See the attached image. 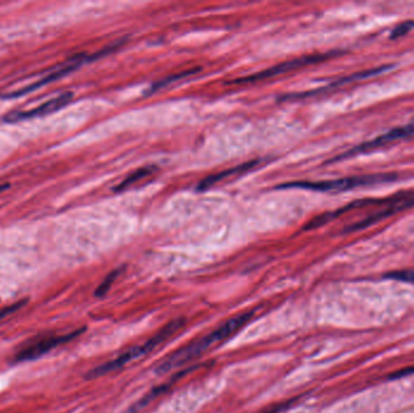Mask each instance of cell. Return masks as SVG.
I'll use <instances>...</instances> for the list:
<instances>
[{"label": "cell", "instance_id": "obj_1", "mask_svg": "<svg viewBox=\"0 0 414 413\" xmlns=\"http://www.w3.org/2000/svg\"><path fill=\"white\" fill-rule=\"evenodd\" d=\"M254 312H248L240 314V315L234 316V318L229 319L228 321L222 324L220 327L216 328L215 331L210 332L206 336L199 338V339L194 340V342L187 344V346L182 347L176 352L171 353L169 356L163 359V360L155 366L154 372L157 375H164V373H169L170 371L181 367L183 365L189 364L190 361L195 360L199 356H201L206 350L211 349L216 344L223 342V340L228 339L232 337L234 333H236L239 330H241L244 326L247 324L252 319Z\"/></svg>", "mask_w": 414, "mask_h": 413}, {"label": "cell", "instance_id": "obj_2", "mask_svg": "<svg viewBox=\"0 0 414 413\" xmlns=\"http://www.w3.org/2000/svg\"><path fill=\"white\" fill-rule=\"evenodd\" d=\"M185 325V320L184 319H176L170 321L169 324H166L161 328L158 333H155L151 339H148L147 342L138 344V346L132 347L127 350V352L122 353L121 355H119L118 358L114 359V360L108 361L106 364H102L100 366L95 367L91 371H89L86 373V378L88 379H95V378H100V377H103L106 375H109V373L115 372V371L121 370L122 367H125L126 365L132 363L133 360H137V359L143 358V356L151 354L152 352H154L155 349L159 348L161 344L166 342L167 339H170L176 332H178L183 326Z\"/></svg>", "mask_w": 414, "mask_h": 413}, {"label": "cell", "instance_id": "obj_3", "mask_svg": "<svg viewBox=\"0 0 414 413\" xmlns=\"http://www.w3.org/2000/svg\"><path fill=\"white\" fill-rule=\"evenodd\" d=\"M398 176L396 173H374V175H364V176H353V177H344L332 181H321V182H293V183H286L279 185L278 189H285V188H302V189H310L316 191H325V193H339L354 189V188L367 187V185L389 183L397 179Z\"/></svg>", "mask_w": 414, "mask_h": 413}, {"label": "cell", "instance_id": "obj_4", "mask_svg": "<svg viewBox=\"0 0 414 413\" xmlns=\"http://www.w3.org/2000/svg\"><path fill=\"white\" fill-rule=\"evenodd\" d=\"M374 205L377 203H384L385 209L376 212V214L371 215V216L364 218V220L359 221V222L352 224L350 227L345 228V233H353L359 232V230L370 228V227L374 226L380 221L389 218L394 215H397L398 212L409 210V209L414 208V193H404V194H396L390 197H386L384 200H373Z\"/></svg>", "mask_w": 414, "mask_h": 413}, {"label": "cell", "instance_id": "obj_5", "mask_svg": "<svg viewBox=\"0 0 414 413\" xmlns=\"http://www.w3.org/2000/svg\"><path fill=\"white\" fill-rule=\"evenodd\" d=\"M340 51H332V52H327V53H317V55H310V56H304V57L301 58H295L291 59V61L283 62L280 64H276L274 67L268 68V70L259 72V73L252 74V76L248 77H242L239 78V79L233 80V82H229V84H248V83H256L260 82V80L264 79H269V78L280 76V74L289 73V72H292L295 70H298V68H303L305 65H310L319 63V62L326 61V59H329L332 57H335V56L340 55Z\"/></svg>", "mask_w": 414, "mask_h": 413}, {"label": "cell", "instance_id": "obj_6", "mask_svg": "<svg viewBox=\"0 0 414 413\" xmlns=\"http://www.w3.org/2000/svg\"><path fill=\"white\" fill-rule=\"evenodd\" d=\"M413 134H414V122L403 125V126L394 127V128H391V130H389L388 132L376 137V139L367 141V142H364V143H361V145L354 147V148L349 149L348 152H345L343 153V154L335 157L334 159H332L329 163L344 160V159H348V158L356 157V155L362 154V153H367V152L374 151V149L382 148V147L388 146L390 145V143H394V142H397V141L408 139V137L413 136Z\"/></svg>", "mask_w": 414, "mask_h": 413}, {"label": "cell", "instance_id": "obj_7", "mask_svg": "<svg viewBox=\"0 0 414 413\" xmlns=\"http://www.w3.org/2000/svg\"><path fill=\"white\" fill-rule=\"evenodd\" d=\"M91 61V56H86L85 53H80V55L74 56V57L69 58L65 63H63L58 67L55 68L53 71H51L47 76H45L43 78L38 80V82L31 84V85H27L25 88H21L20 90H16V91L13 92H8V94L2 95L3 98H17V97H22L27 94H31V92L35 91V90L43 88L44 85H47V84H51L56 80L62 79L63 77L68 76L72 72H74L78 70V67L86 63V62Z\"/></svg>", "mask_w": 414, "mask_h": 413}, {"label": "cell", "instance_id": "obj_8", "mask_svg": "<svg viewBox=\"0 0 414 413\" xmlns=\"http://www.w3.org/2000/svg\"><path fill=\"white\" fill-rule=\"evenodd\" d=\"M72 98H73V94H72V92H63V94L56 96V97L51 98L49 101L44 102L43 104H40V106L35 107V108L33 109L13 110V112L4 115L3 121L8 122V124H16V122L32 120V119L40 118V116L52 114V113L62 109L64 106H67L69 102L72 101Z\"/></svg>", "mask_w": 414, "mask_h": 413}, {"label": "cell", "instance_id": "obj_9", "mask_svg": "<svg viewBox=\"0 0 414 413\" xmlns=\"http://www.w3.org/2000/svg\"><path fill=\"white\" fill-rule=\"evenodd\" d=\"M86 328H79V330L71 332L68 334H62V336H50V337H45L41 338V339H38L37 342L29 344L23 348L21 352L17 353L15 355L14 361L15 363H22V361H31L35 360V359L41 358L44 354L49 353L56 347L62 346V344L71 342L74 338H77L78 336L83 333Z\"/></svg>", "mask_w": 414, "mask_h": 413}, {"label": "cell", "instance_id": "obj_10", "mask_svg": "<svg viewBox=\"0 0 414 413\" xmlns=\"http://www.w3.org/2000/svg\"><path fill=\"white\" fill-rule=\"evenodd\" d=\"M392 67H394V65H392V64H390V65L386 64V65H382V67L373 68V70H368V71H362V72H359V73L352 74V76H349V77L340 78V79L335 80L334 83L329 84V85H327L326 88H323V89L315 90V91L298 92V94H289V95H284V96H281V97H280V101L302 100V98L313 97L314 95H317V94H321V92H323V91H328V90H332V89L339 88V86L345 85V84H350V83H354V82H358V80L368 79V78H372V77H374V76H379V74H383L384 72H386V71L391 70Z\"/></svg>", "mask_w": 414, "mask_h": 413}, {"label": "cell", "instance_id": "obj_11", "mask_svg": "<svg viewBox=\"0 0 414 413\" xmlns=\"http://www.w3.org/2000/svg\"><path fill=\"white\" fill-rule=\"evenodd\" d=\"M258 163H259L258 160H252V161H248V163L241 164V165H239L236 167H233V169L224 170V171H222L220 173H215V175L209 176V177H206L205 179H202V181L200 182L196 189L199 191H205L207 189H210L211 187H214L215 184H217L218 182L223 181L224 178L232 177V176L234 175H242V173L248 171V170L253 169Z\"/></svg>", "mask_w": 414, "mask_h": 413}, {"label": "cell", "instance_id": "obj_12", "mask_svg": "<svg viewBox=\"0 0 414 413\" xmlns=\"http://www.w3.org/2000/svg\"><path fill=\"white\" fill-rule=\"evenodd\" d=\"M155 171H158V167L154 166V165H149V166H143L141 167V169L136 170V171L131 172L130 175L126 177L124 181L120 182V183L116 185L115 188H114V191H124L126 189H128V188L132 187L133 184H136L137 182L142 181L143 178L148 177V176H151L154 173Z\"/></svg>", "mask_w": 414, "mask_h": 413}, {"label": "cell", "instance_id": "obj_13", "mask_svg": "<svg viewBox=\"0 0 414 413\" xmlns=\"http://www.w3.org/2000/svg\"><path fill=\"white\" fill-rule=\"evenodd\" d=\"M200 70H201L200 67L193 68V70H188V71L181 72V73H177V74H173V76L165 78V79L160 80V82H157V83L153 84V85L151 86V89H148V92H147V94H153V92H157V91H159V90L166 88V86L170 85V84L177 82V80H181V79H183V78L194 76V74H196Z\"/></svg>", "mask_w": 414, "mask_h": 413}, {"label": "cell", "instance_id": "obj_14", "mask_svg": "<svg viewBox=\"0 0 414 413\" xmlns=\"http://www.w3.org/2000/svg\"><path fill=\"white\" fill-rule=\"evenodd\" d=\"M120 273H121V269L120 268L110 271V273L106 277V279L102 281V283L100 284V286H98L97 290L95 291L96 297H103V296H106L107 292L109 291L110 287H112V285L114 284V281H115L116 278L120 275Z\"/></svg>", "mask_w": 414, "mask_h": 413}, {"label": "cell", "instance_id": "obj_15", "mask_svg": "<svg viewBox=\"0 0 414 413\" xmlns=\"http://www.w3.org/2000/svg\"><path fill=\"white\" fill-rule=\"evenodd\" d=\"M384 277L386 279L402 281V283H414V269H406V270L390 271Z\"/></svg>", "mask_w": 414, "mask_h": 413}, {"label": "cell", "instance_id": "obj_16", "mask_svg": "<svg viewBox=\"0 0 414 413\" xmlns=\"http://www.w3.org/2000/svg\"><path fill=\"white\" fill-rule=\"evenodd\" d=\"M413 28H414V21L412 20L404 21V22L400 23V25L396 26L395 28L392 29V32L390 33V39H391V40H395V39L403 37V35L408 34V33L412 31Z\"/></svg>", "mask_w": 414, "mask_h": 413}, {"label": "cell", "instance_id": "obj_17", "mask_svg": "<svg viewBox=\"0 0 414 413\" xmlns=\"http://www.w3.org/2000/svg\"><path fill=\"white\" fill-rule=\"evenodd\" d=\"M27 302H28V299H22V301L15 302V303L3 308V309L0 310V320L7 318V316L11 315V314H14L15 312H17V310L21 309L22 307H25V305L27 304Z\"/></svg>", "mask_w": 414, "mask_h": 413}, {"label": "cell", "instance_id": "obj_18", "mask_svg": "<svg viewBox=\"0 0 414 413\" xmlns=\"http://www.w3.org/2000/svg\"><path fill=\"white\" fill-rule=\"evenodd\" d=\"M293 403V400L291 401H284V402L281 403H276V405L269 407V408H266L265 411H263L262 413H280L283 412L284 409L289 408V407Z\"/></svg>", "mask_w": 414, "mask_h": 413}, {"label": "cell", "instance_id": "obj_19", "mask_svg": "<svg viewBox=\"0 0 414 413\" xmlns=\"http://www.w3.org/2000/svg\"><path fill=\"white\" fill-rule=\"evenodd\" d=\"M412 373H414V367H408V369L398 371V372H394L391 376H390V378H392V379L400 378V377H403V376H407V375H412Z\"/></svg>", "mask_w": 414, "mask_h": 413}, {"label": "cell", "instance_id": "obj_20", "mask_svg": "<svg viewBox=\"0 0 414 413\" xmlns=\"http://www.w3.org/2000/svg\"><path fill=\"white\" fill-rule=\"evenodd\" d=\"M8 188H10V184H9V183L0 184V193H2V191H4V190H7Z\"/></svg>", "mask_w": 414, "mask_h": 413}]
</instances>
